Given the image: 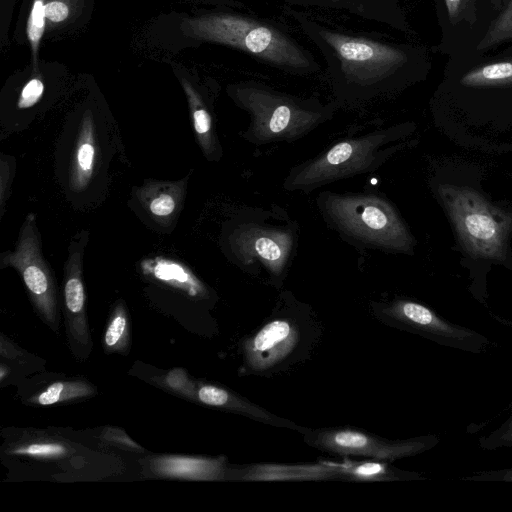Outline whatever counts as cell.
Listing matches in <instances>:
<instances>
[{"label": "cell", "instance_id": "obj_24", "mask_svg": "<svg viewBox=\"0 0 512 512\" xmlns=\"http://www.w3.org/2000/svg\"><path fill=\"white\" fill-rule=\"evenodd\" d=\"M129 321L124 305L117 304L104 334V347L108 352H125L129 346Z\"/></svg>", "mask_w": 512, "mask_h": 512}, {"label": "cell", "instance_id": "obj_13", "mask_svg": "<svg viewBox=\"0 0 512 512\" xmlns=\"http://www.w3.org/2000/svg\"><path fill=\"white\" fill-rule=\"evenodd\" d=\"M232 479L245 481H314L341 479V463H261L229 470Z\"/></svg>", "mask_w": 512, "mask_h": 512}, {"label": "cell", "instance_id": "obj_23", "mask_svg": "<svg viewBox=\"0 0 512 512\" xmlns=\"http://www.w3.org/2000/svg\"><path fill=\"white\" fill-rule=\"evenodd\" d=\"M95 393L94 387L84 381H60L51 384L35 399L40 405H52L68 400L90 396Z\"/></svg>", "mask_w": 512, "mask_h": 512}, {"label": "cell", "instance_id": "obj_29", "mask_svg": "<svg viewBox=\"0 0 512 512\" xmlns=\"http://www.w3.org/2000/svg\"><path fill=\"white\" fill-rule=\"evenodd\" d=\"M17 454L31 457L54 458L66 453V448L59 443H34L15 450Z\"/></svg>", "mask_w": 512, "mask_h": 512}, {"label": "cell", "instance_id": "obj_7", "mask_svg": "<svg viewBox=\"0 0 512 512\" xmlns=\"http://www.w3.org/2000/svg\"><path fill=\"white\" fill-rule=\"evenodd\" d=\"M438 193L465 251L473 258L505 260L512 213L469 187L445 184Z\"/></svg>", "mask_w": 512, "mask_h": 512}, {"label": "cell", "instance_id": "obj_11", "mask_svg": "<svg viewBox=\"0 0 512 512\" xmlns=\"http://www.w3.org/2000/svg\"><path fill=\"white\" fill-rule=\"evenodd\" d=\"M291 295L282 294L281 311L274 313L243 344L245 367L249 372L264 374L284 365L297 351L302 331L300 322L289 311Z\"/></svg>", "mask_w": 512, "mask_h": 512}, {"label": "cell", "instance_id": "obj_5", "mask_svg": "<svg viewBox=\"0 0 512 512\" xmlns=\"http://www.w3.org/2000/svg\"><path fill=\"white\" fill-rule=\"evenodd\" d=\"M411 128L406 124L379 126L365 133L335 141L317 155L293 166L283 188L304 194L331 183L377 171L404 148Z\"/></svg>", "mask_w": 512, "mask_h": 512}, {"label": "cell", "instance_id": "obj_33", "mask_svg": "<svg viewBox=\"0 0 512 512\" xmlns=\"http://www.w3.org/2000/svg\"><path fill=\"white\" fill-rule=\"evenodd\" d=\"M448 14L452 20H456L461 16L466 0H445Z\"/></svg>", "mask_w": 512, "mask_h": 512}, {"label": "cell", "instance_id": "obj_19", "mask_svg": "<svg viewBox=\"0 0 512 512\" xmlns=\"http://www.w3.org/2000/svg\"><path fill=\"white\" fill-rule=\"evenodd\" d=\"M142 269L146 275L181 290L190 297L207 298L209 296L207 287L189 268L177 261L157 257L144 261Z\"/></svg>", "mask_w": 512, "mask_h": 512}, {"label": "cell", "instance_id": "obj_22", "mask_svg": "<svg viewBox=\"0 0 512 512\" xmlns=\"http://www.w3.org/2000/svg\"><path fill=\"white\" fill-rule=\"evenodd\" d=\"M461 83L468 87L512 85V59L479 66L469 71Z\"/></svg>", "mask_w": 512, "mask_h": 512}, {"label": "cell", "instance_id": "obj_25", "mask_svg": "<svg viewBox=\"0 0 512 512\" xmlns=\"http://www.w3.org/2000/svg\"><path fill=\"white\" fill-rule=\"evenodd\" d=\"M512 38V0L509 1L505 9L490 25L486 35L483 37L478 49H488L500 42Z\"/></svg>", "mask_w": 512, "mask_h": 512}, {"label": "cell", "instance_id": "obj_32", "mask_svg": "<svg viewBox=\"0 0 512 512\" xmlns=\"http://www.w3.org/2000/svg\"><path fill=\"white\" fill-rule=\"evenodd\" d=\"M68 7L65 3L60 1H52L45 5L46 18L52 22H60L67 18Z\"/></svg>", "mask_w": 512, "mask_h": 512}, {"label": "cell", "instance_id": "obj_20", "mask_svg": "<svg viewBox=\"0 0 512 512\" xmlns=\"http://www.w3.org/2000/svg\"><path fill=\"white\" fill-rule=\"evenodd\" d=\"M192 124L198 144L204 156L210 161L222 157V148L217 136L211 111L202 98L191 87L187 89Z\"/></svg>", "mask_w": 512, "mask_h": 512}, {"label": "cell", "instance_id": "obj_28", "mask_svg": "<svg viewBox=\"0 0 512 512\" xmlns=\"http://www.w3.org/2000/svg\"><path fill=\"white\" fill-rule=\"evenodd\" d=\"M45 18V5L43 4V0H35L27 26L28 38L34 49H36L38 42L42 37Z\"/></svg>", "mask_w": 512, "mask_h": 512}, {"label": "cell", "instance_id": "obj_8", "mask_svg": "<svg viewBox=\"0 0 512 512\" xmlns=\"http://www.w3.org/2000/svg\"><path fill=\"white\" fill-rule=\"evenodd\" d=\"M374 313L385 323L427 338L439 345L472 353L486 351L484 335L454 324L431 308L407 298L372 302Z\"/></svg>", "mask_w": 512, "mask_h": 512}, {"label": "cell", "instance_id": "obj_30", "mask_svg": "<svg viewBox=\"0 0 512 512\" xmlns=\"http://www.w3.org/2000/svg\"><path fill=\"white\" fill-rule=\"evenodd\" d=\"M166 384L177 392L184 393L188 396L195 395V385L189 380L183 369L177 368L168 373L165 378Z\"/></svg>", "mask_w": 512, "mask_h": 512}, {"label": "cell", "instance_id": "obj_6", "mask_svg": "<svg viewBox=\"0 0 512 512\" xmlns=\"http://www.w3.org/2000/svg\"><path fill=\"white\" fill-rule=\"evenodd\" d=\"M198 38L238 49L282 72L308 76L320 71L313 54L275 21L242 13H214L194 22Z\"/></svg>", "mask_w": 512, "mask_h": 512}, {"label": "cell", "instance_id": "obj_14", "mask_svg": "<svg viewBox=\"0 0 512 512\" xmlns=\"http://www.w3.org/2000/svg\"><path fill=\"white\" fill-rule=\"evenodd\" d=\"M187 181L147 180L136 189V198L150 217L163 227L177 218L185 198Z\"/></svg>", "mask_w": 512, "mask_h": 512}, {"label": "cell", "instance_id": "obj_4", "mask_svg": "<svg viewBox=\"0 0 512 512\" xmlns=\"http://www.w3.org/2000/svg\"><path fill=\"white\" fill-rule=\"evenodd\" d=\"M228 93L249 117L241 137L255 146L298 141L330 121L338 109L333 101L296 96L254 79L231 85Z\"/></svg>", "mask_w": 512, "mask_h": 512}, {"label": "cell", "instance_id": "obj_26", "mask_svg": "<svg viewBox=\"0 0 512 512\" xmlns=\"http://www.w3.org/2000/svg\"><path fill=\"white\" fill-rule=\"evenodd\" d=\"M479 446L484 450L512 448V412L497 429L479 439Z\"/></svg>", "mask_w": 512, "mask_h": 512}, {"label": "cell", "instance_id": "obj_16", "mask_svg": "<svg viewBox=\"0 0 512 512\" xmlns=\"http://www.w3.org/2000/svg\"><path fill=\"white\" fill-rule=\"evenodd\" d=\"M289 6L342 11L356 17L389 25L402 26L397 0H279Z\"/></svg>", "mask_w": 512, "mask_h": 512}, {"label": "cell", "instance_id": "obj_3", "mask_svg": "<svg viewBox=\"0 0 512 512\" xmlns=\"http://www.w3.org/2000/svg\"><path fill=\"white\" fill-rule=\"evenodd\" d=\"M316 207L339 238L359 252L413 254L416 240L395 204L378 190L317 194Z\"/></svg>", "mask_w": 512, "mask_h": 512}, {"label": "cell", "instance_id": "obj_34", "mask_svg": "<svg viewBox=\"0 0 512 512\" xmlns=\"http://www.w3.org/2000/svg\"><path fill=\"white\" fill-rule=\"evenodd\" d=\"M507 0H492V4L494 6H501L504 2H506Z\"/></svg>", "mask_w": 512, "mask_h": 512}, {"label": "cell", "instance_id": "obj_12", "mask_svg": "<svg viewBox=\"0 0 512 512\" xmlns=\"http://www.w3.org/2000/svg\"><path fill=\"white\" fill-rule=\"evenodd\" d=\"M87 234L82 232L71 241L65 263L63 279L64 308L68 337L78 357L89 354L92 341L86 317V294L82 277V264Z\"/></svg>", "mask_w": 512, "mask_h": 512}, {"label": "cell", "instance_id": "obj_2", "mask_svg": "<svg viewBox=\"0 0 512 512\" xmlns=\"http://www.w3.org/2000/svg\"><path fill=\"white\" fill-rule=\"evenodd\" d=\"M300 224L279 205L248 206L232 217L223 233L228 259L253 277L280 288L297 255Z\"/></svg>", "mask_w": 512, "mask_h": 512}, {"label": "cell", "instance_id": "obj_31", "mask_svg": "<svg viewBox=\"0 0 512 512\" xmlns=\"http://www.w3.org/2000/svg\"><path fill=\"white\" fill-rule=\"evenodd\" d=\"M43 89V83L39 79L30 80L22 89L18 107L24 109L33 106L42 96Z\"/></svg>", "mask_w": 512, "mask_h": 512}, {"label": "cell", "instance_id": "obj_18", "mask_svg": "<svg viewBox=\"0 0 512 512\" xmlns=\"http://www.w3.org/2000/svg\"><path fill=\"white\" fill-rule=\"evenodd\" d=\"M96 133L92 114L87 111L80 122L68 173L69 188L82 192L90 185L96 159Z\"/></svg>", "mask_w": 512, "mask_h": 512}, {"label": "cell", "instance_id": "obj_10", "mask_svg": "<svg viewBox=\"0 0 512 512\" xmlns=\"http://www.w3.org/2000/svg\"><path fill=\"white\" fill-rule=\"evenodd\" d=\"M302 433L304 442L320 451L386 462L418 455L439 442L435 435L390 440L352 428H304Z\"/></svg>", "mask_w": 512, "mask_h": 512}, {"label": "cell", "instance_id": "obj_27", "mask_svg": "<svg viewBox=\"0 0 512 512\" xmlns=\"http://www.w3.org/2000/svg\"><path fill=\"white\" fill-rule=\"evenodd\" d=\"M15 174L14 158L1 153L0 156V217L5 212L6 201L10 195L11 183Z\"/></svg>", "mask_w": 512, "mask_h": 512}, {"label": "cell", "instance_id": "obj_17", "mask_svg": "<svg viewBox=\"0 0 512 512\" xmlns=\"http://www.w3.org/2000/svg\"><path fill=\"white\" fill-rule=\"evenodd\" d=\"M196 397L205 405L225 409L265 424L294 429L300 432L305 428L288 419L270 413L232 391L212 384H202L198 386L196 389Z\"/></svg>", "mask_w": 512, "mask_h": 512}, {"label": "cell", "instance_id": "obj_9", "mask_svg": "<svg viewBox=\"0 0 512 512\" xmlns=\"http://www.w3.org/2000/svg\"><path fill=\"white\" fill-rule=\"evenodd\" d=\"M0 266L12 267L19 272L38 314L53 329H57V285L42 254L34 213H29L25 217L14 250L5 251L0 255Z\"/></svg>", "mask_w": 512, "mask_h": 512}, {"label": "cell", "instance_id": "obj_15", "mask_svg": "<svg viewBox=\"0 0 512 512\" xmlns=\"http://www.w3.org/2000/svg\"><path fill=\"white\" fill-rule=\"evenodd\" d=\"M151 468L159 476L203 481L225 479L229 472L224 456H162L153 459Z\"/></svg>", "mask_w": 512, "mask_h": 512}, {"label": "cell", "instance_id": "obj_21", "mask_svg": "<svg viewBox=\"0 0 512 512\" xmlns=\"http://www.w3.org/2000/svg\"><path fill=\"white\" fill-rule=\"evenodd\" d=\"M411 471L400 470L386 461L365 459L341 463V480L357 482L403 481L421 479Z\"/></svg>", "mask_w": 512, "mask_h": 512}, {"label": "cell", "instance_id": "obj_1", "mask_svg": "<svg viewBox=\"0 0 512 512\" xmlns=\"http://www.w3.org/2000/svg\"><path fill=\"white\" fill-rule=\"evenodd\" d=\"M285 11L321 53L338 108L360 107L401 87L413 61L409 48L334 27L292 6Z\"/></svg>", "mask_w": 512, "mask_h": 512}]
</instances>
